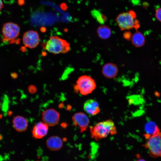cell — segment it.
<instances>
[{
	"label": "cell",
	"mask_w": 161,
	"mask_h": 161,
	"mask_svg": "<svg viewBox=\"0 0 161 161\" xmlns=\"http://www.w3.org/2000/svg\"><path fill=\"white\" fill-rule=\"evenodd\" d=\"M1 101H0V109L1 108Z\"/></svg>",
	"instance_id": "obj_26"
},
{
	"label": "cell",
	"mask_w": 161,
	"mask_h": 161,
	"mask_svg": "<svg viewBox=\"0 0 161 161\" xmlns=\"http://www.w3.org/2000/svg\"><path fill=\"white\" fill-rule=\"evenodd\" d=\"M96 83L91 77L83 75L79 77L74 87L75 92H79L82 95H86L91 93L96 89Z\"/></svg>",
	"instance_id": "obj_4"
},
{
	"label": "cell",
	"mask_w": 161,
	"mask_h": 161,
	"mask_svg": "<svg viewBox=\"0 0 161 161\" xmlns=\"http://www.w3.org/2000/svg\"><path fill=\"white\" fill-rule=\"evenodd\" d=\"M2 138V136L0 134V140Z\"/></svg>",
	"instance_id": "obj_25"
},
{
	"label": "cell",
	"mask_w": 161,
	"mask_h": 161,
	"mask_svg": "<svg viewBox=\"0 0 161 161\" xmlns=\"http://www.w3.org/2000/svg\"><path fill=\"white\" fill-rule=\"evenodd\" d=\"M145 134L148 137L158 134L160 132L158 126L154 122L149 121L145 125Z\"/></svg>",
	"instance_id": "obj_15"
},
{
	"label": "cell",
	"mask_w": 161,
	"mask_h": 161,
	"mask_svg": "<svg viewBox=\"0 0 161 161\" xmlns=\"http://www.w3.org/2000/svg\"><path fill=\"white\" fill-rule=\"evenodd\" d=\"M91 14L97 21L100 24H103L106 21L107 19L106 16L97 10H92L91 12Z\"/></svg>",
	"instance_id": "obj_18"
},
{
	"label": "cell",
	"mask_w": 161,
	"mask_h": 161,
	"mask_svg": "<svg viewBox=\"0 0 161 161\" xmlns=\"http://www.w3.org/2000/svg\"><path fill=\"white\" fill-rule=\"evenodd\" d=\"M42 117L43 122L48 126H52L58 123L60 117V114L52 109L45 110L42 114Z\"/></svg>",
	"instance_id": "obj_8"
},
{
	"label": "cell",
	"mask_w": 161,
	"mask_h": 161,
	"mask_svg": "<svg viewBox=\"0 0 161 161\" xmlns=\"http://www.w3.org/2000/svg\"><path fill=\"white\" fill-rule=\"evenodd\" d=\"M13 127L18 132H23L25 131L28 127V121L24 117L19 115L14 117L12 121Z\"/></svg>",
	"instance_id": "obj_13"
},
{
	"label": "cell",
	"mask_w": 161,
	"mask_h": 161,
	"mask_svg": "<svg viewBox=\"0 0 161 161\" xmlns=\"http://www.w3.org/2000/svg\"><path fill=\"white\" fill-rule=\"evenodd\" d=\"M97 32L98 37L103 39L109 38L111 34L110 28L108 26L105 25H101L99 27Z\"/></svg>",
	"instance_id": "obj_16"
},
{
	"label": "cell",
	"mask_w": 161,
	"mask_h": 161,
	"mask_svg": "<svg viewBox=\"0 0 161 161\" xmlns=\"http://www.w3.org/2000/svg\"><path fill=\"white\" fill-rule=\"evenodd\" d=\"M131 42L136 47H140L143 45L145 42L144 36L140 32L135 33L131 37Z\"/></svg>",
	"instance_id": "obj_17"
},
{
	"label": "cell",
	"mask_w": 161,
	"mask_h": 161,
	"mask_svg": "<svg viewBox=\"0 0 161 161\" xmlns=\"http://www.w3.org/2000/svg\"><path fill=\"white\" fill-rule=\"evenodd\" d=\"M20 32V27L17 24L9 22L4 23L1 32L4 43L13 44L15 42Z\"/></svg>",
	"instance_id": "obj_5"
},
{
	"label": "cell",
	"mask_w": 161,
	"mask_h": 161,
	"mask_svg": "<svg viewBox=\"0 0 161 161\" xmlns=\"http://www.w3.org/2000/svg\"><path fill=\"white\" fill-rule=\"evenodd\" d=\"M155 14L157 19L161 22V7L159 8L156 10Z\"/></svg>",
	"instance_id": "obj_19"
},
{
	"label": "cell",
	"mask_w": 161,
	"mask_h": 161,
	"mask_svg": "<svg viewBox=\"0 0 161 161\" xmlns=\"http://www.w3.org/2000/svg\"><path fill=\"white\" fill-rule=\"evenodd\" d=\"M40 38L38 32L30 30L25 32L22 37L23 43L26 47L30 49L36 47L39 43Z\"/></svg>",
	"instance_id": "obj_7"
},
{
	"label": "cell",
	"mask_w": 161,
	"mask_h": 161,
	"mask_svg": "<svg viewBox=\"0 0 161 161\" xmlns=\"http://www.w3.org/2000/svg\"><path fill=\"white\" fill-rule=\"evenodd\" d=\"M72 120L75 126H78L81 133L86 130L90 123L88 117L82 112L75 113L72 117Z\"/></svg>",
	"instance_id": "obj_9"
},
{
	"label": "cell",
	"mask_w": 161,
	"mask_h": 161,
	"mask_svg": "<svg viewBox=\"0 0 161 161\" xmlns=\"http://www.w3.org/2000/svg\"><path fill=\"white\" fill-rule=\"evenodd\" d=\"M44 47L48 52L55 54L66 53L70 49V44L69 43L56 36L50 37Z\"/></svg>",
	"instance_id": "obj_2"
},
{
	"label": "cell",
	"mask_w": 161,
	"mask_h": 161,
	"mask_svg": "<svg viewBox=\"0 0 161 161\" xmlns=\"http://www.w3.org/2000/svg\"><path fill=\"white\" fill-rule=\"evenodd\" d=\"M102 72L104 77L112 79L117 75L118 69L115 64L112 63H108L103 66Z\"/></svg>",
	"instance_id": "obj_12"
},
{
	"label": "cell",
	"mask_w": 161,
	"mask_h": 161,
	"mask_svg": "<svg viewBox=\"0 0 161 161\" xmlns=\"http://www.w3.org/2000/svg\"><path fill=\"white\" fill-rule=\"evenodd\" d=\"M83 109L86 113L92 116L98 114L100 111L98 103L93 99H88L85 102Z\"/></svg>",
	"instance_id": "obj_10"
},
{
	"label": "cell",
	"mask_w": 161,
	"mask_h": 161,
	"mask_svg": "<svg viewBox=\"0 0 161 161\" xmlns=\"http://www.w3.org/2000/svg\"><path fill=\"white\" fill-rule=\"evenodd\" d=\"M3 7V4L1 0H0V12Z\"/></svg>",
	"instance_id": "obj_22"
},
{
	"label": "cell",
	"mask_w": 161,
	"mask_h": 161,
	"mask_svg": "<svg viewBox=\"0 0 161 161\" xmlns=\"http://www.w3.org/2000/svg\"><path fill=\"white\" fill-rule=\"evenodd\" d=\"M61 126L63 127H66L67 126V124L65 123H63L61 124Z\"/></svg>",
	"instance_id": "obj_23"
},
{
	"label": "cell",
	"mask_w": 161,
	"mask_h": 161,
	"mask_svg": "<svg viewBox=\"0 0 161 161\" xmlns=\"http://www.w3.org/2000/svg\"><path fill=\"white\" fill-rule=\"evenodd\" d=\"M47 147L50 150L56 151L60 149L63 145L61 139L57 136H52L49 137L46 142Z\"/></svg>",
	"instance_id": "obj_14"
},
{
	"label": "cell",
	"mask_w": 161,
	"mask_h": 161,
	"mask_svg": "<svg viewBox=\"0 0 161 161\" xmlns=\"http://www.w3.org/2000/svg\"><path fill=\"white\" fill-rule=\"evenodd\" d=\"M36 90V88L34 86H30L28 88V91L31 93H35Z\"/></svg>",
	"instance_id": "obj_20"
},
{
	"label": "cell",
	"mask_w": 161,
	"mask_h": 161,
	"mask_svg": "<svg viewBox=\"0 0 161 161\" xmlns=\"http://www.w3.org/2000/svg\"><path fill=\"white\" fill-rule=\"evenodd\" d=\"M90 132L91 138L98 141L106 137L109 134H116L117 131L114 122L109 119L90 127Z\"/></svg>",
	"instance_id": "obj_1"
},
{
	"label": "cell",
	"mask_w": 161,
	"mask_h": 161,
	"mask_svg": "<svg viewBox=\"0 0 161 161\" xmlns=\"http://www.w3.org/2000/svg\"><path fill=\"white\" fill-rule=\"evenodd\" d=\"M48 126L44 122H39L33 127L32 131V136L35 138H41L47 134Z\"/></svg>",
	"instance_id": "obj_11"
},
{
	"label": "cell",
	"mask_w": 161,
	"mask_h": 161,
	"mask_svg": "<svg viewBox=\"0 0 161 161\" xmlns=\"http://www.w3.org/2000/svg\"><path fill=\"white\" fill-rule=\"evenodd\" d=\"M136 161H146L145 160L143 159H140L136 160Z\"/></svg>",
	"instance_id": "obj_24"
},
{
	"label": "cell",
	"mask_w": 161,
	"mask_h": 161,
	"mask_svg": "<svg viewBox=\"0 0 161 161\" xmlns=\"http://www.w3.org/2000/svg\"><path fill=\"white\" fill-rule=\"evenodd\" d=\"M144 146L148 150L149 154L152 157H161V132L150 137L147 140Z\"/></svg>",
	"instance_id": "obj_6"
},
{
	"label": "cell",
	"mask_w": 161,
	"mask_h": 161,
	"mask_svg": "<svg viewBox=\"0 0 161 161\" xmlns=\"http://www.w3.org/2000/svg\"><path fill=\"white\" fill-rule=\"evenodd\" d=\"M130 33L129 32H126L123 34V37L126 39H128L130 38Z\"/></svg>",
	"instance_id": "obj_21"
},
{
	"label": "cell",
	"mask_w": 161,
	"mask_h": 161,
	"mask_svg": "<svg viewBox=\"0 0 161 161\" xmlns=\"http://www.w3.org/2000/svg\"><path fill=\"white\" fill-rule=\"evenodd\" d=\"M136 17L135 12L130 10L119 14L116 20L121 30H127L133 28H138L139 24L138 21L136 19Z\"/></svg>",
	"instance_id": "obj_3"
}]
</instances>
